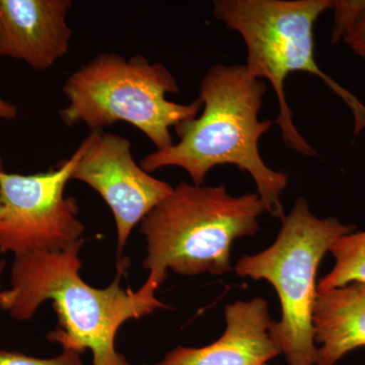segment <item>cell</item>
<instances>
[{
	"mask_svg": "<svg viewBox=\"0 0 365 365\" xmlns=\"http://www.w3.org/2000/svg\"><path fill=\"white\" fill-rule=\"evenodd\" d=\"M83 240L57 252H34L16 256L11 287L0 290V309L14 319H32L41 304L52 300L58 327L48 339L63 350L90 349L93 365H131L115 347L120 327L158 309H167L155 294L121 287V273L106 288L86 284L79 275Z\"/></svg>",
	"mask_w": 365,
	"mask_h": 365,
	"instance_id": "1",
	"label": "cell"
},
{
	"mask_svg": "<svg viewBox=\"0 0 365 365\" xmlns=\"http://www.w3.org/2000/svg\"><path fill=\"white\" fill-rule=\"evenodd\" d=\"M266 90L245 66H211L200 83L201 116L177 125L179 143L146 155L140 167L146 173L181 168L194 185L203 186L209 170L234 165L253 178L266 211L284 220L281 194L288 176L270 169L259 150L261 137L272 127L270 120H259Z\"/></svg>",
	"mask_w": 365,
	"mask_h": 365,
	"instance_id": "2",
	"label": "cell"
},
{
	"mask_svg": "<svg viewBox=\"0 0 365 365\" xmlns=\"http://www.w3.org/2000/svg\"><path fill=\"white\" fill-rule=\"evenodd\" d=\"M264 212L257 193L234 197L223 185L180 182L141 222L148 244L143 267L150 271L141 288L155 294L168 269L186 276L230 272L232 242L256 235Z\"/></svg>",
	"mask_w": 365,
	"mask_h": 365,
	"instance_id": "3",
	"label": "cell"
},
{
	"mask_svg": "<svg viewBox=\"0 0 365 365\" xmlns=\"http://www.w3.org/2000/svg\"><path fill=\"white\" fill-rule=\"evenodd\" d=\"M332 6L333 0L213 1L216 20L239 34L247 46V71L272 86L279 109L275 123L284 143L307 157L317 151L297 130L285 93V81L292 72L314 74L347 105L354 117V136L365 129L364 103L322 71L314 58V24Z\"/></svg>",
	"mask_w": 365,
	"mask_h": 365,
	"instance_id": "4",
	"label": "cell"
},
{
	"mask_svg": "<svg viewBox=\"0 0 365 365\" xmlns=\"http://www.w3.org/2000/svg\"><path fill=\"white\" fill-rule=\"evenodd\" d=\"M68 100L60 111L66 126L83 122L91 131L124 121L139 129L157 150L174 144L170 129L197 117L200 98L191 104L168 100L180 93L175 76L162 63H150L141 55L130 59L103 53L69 76L63 85Z\"/></svg>",
	"mask_w": 365,
	"mask_h": 365,
	"instance_id": "5",
	"label": "cell"
},
{
	"mask_svg": "<svg viewBox=\"0 0 365 365\" xmlns=\"http://www.w3.org/2000/svg\"><path fill=\"white\" fill-rule=\"evenodd\" d=\"M355 228L336 217L319 220L306 199L299 198L282 220L272 246L254 256L245 255L235 265L237 275L267 280L275 288L281 319L271 322L269 334L288 365L317 364L313 322L317 273L334 242Z\"/></svg>",
	"mask_w": 365,
	"mask_h": 365,
	"instance_id": "6",
	"label": "cell"
},
{
	"mask_svg": "<svg viewBox=\"0 0 365 365\" xmlns=\"http://www.w3.org/2000/svg\"><path fill=\"white\" fill-rule=\"evenodd\" d=\"M91 140V133L56 170L35 175L9 174L0 167V252L14 256L57 252L81 241L76 198L64 196L67 182Z\"/></svg>",
	"mask_w": 365,
	"mask_h": 365,
	"instance_id": "7",
	"label": "cell"
},
{
	"mask_svg": "<svg viewBox=\"0 0 365 365\" xmlns=\"http://www.w3.org/2000/svg\"><path fill=\"white\" fill-rule=\"evenodd\" d=\"M71 179L96 190L111 209L116 222L119 255L137 223L143 222L174 190L137 165L128 139L101 131H91L90 145Z\"/></svg>",
	"mask_w": 365,
	"mask_h": 365,
	"instance_id": "8",
	"label": "cell"
},
{
	"mask_svg": "<svg viewBox=\"0 0 365 365\" xmlns=\"http://www.w3.org/2000/svg\"><path fill=\"white\" fill-rule=\"evenodd\" d=\"M71 0H0V57L48 71L68 52Z\"/></svg>",
	"mask_w": 365,
	"mask_h": 365,
	"instance_id": "9",
	"label": "cell"
},
{
	"mask_svg": "<svg viewBox=\"0 0 365 365\" xmlns=\"http://www.w3.org/2000/svg\"><path fill=\"white\" fill-rule=\"evenodd\" d=\"M227 328L220 339L200 348L179 347L155 365H267L280 354L269 334L265 299L235 302L225 307Z\"/></svg>",
	"mask_w": 365,
	"mask_h": 365,
	"instance_id": "10",
	"label": "cell"
},
{
	"mask_svg": "<svg viewBox=\"0 0 365 365\" xmlns=\"http://www.w3.org/2000/svg\"><path fill=\"white\" fill-rule=\"evenodd\" d=\"M316 365H336L365 346V283L318 292L314 309Z\"/></svg>",
	"mask_w": 365,
	"mask_h": 365,
	"instance_id": "11",
	"label": "cell"
},
{
	"mask_svg": "<svg viewBox=\"0 0 365 365\" xmlns=\"http://www.w3.org/2000/svg\"><path fill=\"white\" fill-rule=\"evenodd\" d=\"M335 266L319 280L318 292L365 283V232L342 235L330 248Z\"/></svg>",
	"mask_w": 365,
	"mask_h": 365,
	"instance_id": "12",
	"label": "cell"
},
{
	"mask_svg": "<svg viewBox=\"0 0 365 365\" xmlns=\"http://www.w3.org/2000/svg\"><path fill=\"white\" fill-rule=\"evenodd\" d=\"M332 42L344 40L365 13V0H333Z\"/></svg>",
	"mask_w": 365,
	"mask_h": 365,
	"instance_id": "13",
	"label": "cell"
},
{
	"mask_svg": "<svg viewBox=\"0 0 365 365\" xmlns=\"http://www.w3.org/2000/svg\"><path fill=\"white\" fill-rule=\"evenodd\" d=\"M0 365H83V362L81 353L71 350H63L59 356L49 359H36L21 353L0 350Z\"/></svg>",
	"mask_w": 365,
	"mask_h": 365,
	"instance_id": "14",
	"label": "cell"
},
{
	"mask_svg": "<svg viewBox=\"0 0 365 365\" xmlns=\"http://www.w3.org/2000/svg\"><path fill=\"white\" fill-rule=\"evenodd\" d=\"M344 42L355 55L365 62V13L351 32L346 36Z\"/></svg>",
	"mask_w": 365,
	"mask_h": 365,
	"instance_id": "15",
	"label": "cell"
},
{
	"mask_svg": "<svg viewBox=\"0 0 365 365\" xmlns=\"http://www.w3.org/2000/svg\"><path fill=\"white\" fill-rule=\"evenodd\" d=\"M19 109L16 105L0 98V119L14 120L18 117Z\"/></svg>",
	"mask_w": 365,
	"mask_h": 365,
	"instance_id": "16",
	"label": "cell"
},
{
	"mask_svg": "<svg viewBox=\"0 0 365 365\" xmlns=\"http://www.w3.org/2000/svg\"><path fill=\"white\" fill-rule=\"evenodd\" d=\"M4 267H6V262L0 261V278H1L2 272H4ZM0 287H1V282H0Z\"/></svg>",
	"mask_w": 365,
	"mask_h": 365,
	"instance_id": "17",
	"label": "cell"
},
{
	"mask_svg": "<svg viewBox=\"0 0 365 365\" xmlns=\"http://www.w3.org/2000/svg\"><path fill=\"white\" fill-rule=\"evenodd\" d=\"M4 209L2 207L1 204H0V217H1L2 215H4Z\"/></svg>",
	"mask_w": 365,
	"mask_h": 365,
	"instance_id": "18",
	"label": "cell"
}]
</instances>
